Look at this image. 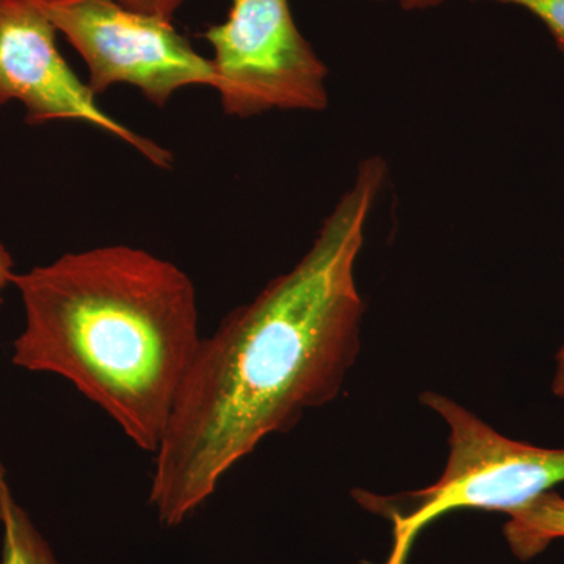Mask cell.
Wrapping results in <instances>:
<instances>
[{"instance_id": "cell-1", "label": "cell", "mask_w": 564, "mask_h": 564, "mask_svg": "<svg viewBox=\"0 0 564 564\" xmlns=\"http://www.w3.org/2000/svg\"><path fill=\"white\" fill-rule=\"evenodd\" d=\"M386 181L383 158L359 162L306 254L203 337L154 454L150 503L163 527L187 521L263 440L343 389L366 313L356 261Z\"/></svg>"}, {"instance_id": "cell-13", "label": "cell", "mask_w": 564, "mask_h": 564, "mask_svg": "<svg viewBox=\"0 0 564 564\" xmlns=\"http://www.w3.org/2000/svg\"><path fill=\"white\" fill-rule=\"evenodd\" d=\"M555 373L554 380H552V392L558 399H564V344L560 348V351L555 356Z\"/></svg>"}, {"instance_id": "cell-5", "label": "cell", "mask_w": 564, "mask_h": 564, "mask_svg": "<svg viewBox=\"0 0 564 564\" xmlns=\"http://www.w3.org/2000/svg\"><path fill=\"white\" fill-rule=\"evenodd\" d=\"M87 65L95 95L131 85L163 109L188 87L217 88L209 58L195 51L173 21L128 9L118 0H36Z\"/></svg>"}, {"instance_id": "cell-3", "label": "cell", "mask_w": 564, "mask_h": 564, "mask_svg": "<svg viewBox=\"0 0 564 564\" xmlns=\"http://www.w3.org/2000/svg\"><path fill=\"white\" fill-rule=\"evenodd\" d=\"M421 400L448 429L447 466L440 480L429 488L393 496L352 491L364 510L391 522L392 545L384 564H406L423 529L451 511H502L510 516L564 484V448L510 440L441 393L423 392Z\"/></svg>"}, {"instance_id": "cell-11", "label": "cell", "mask_w": 564, "mask_h": 564, "mask_svg": "<svg viewBox=\"0 0 564 564\" xmlns=\"http://www.w3.org/2000/svg\"><path fill=\"white\" fill-rule=\"evenodd\" d=\"M13 258L10 251L7 250L6 245L0 242V302H2V292L6 291L7 285L13 284Z\"/></svg>"}, {"instance_id": "cell-10", "label": "cell", "mask_w": 564, "mask_h": 564, "mask_svg": "<svg viewBox=\"0 0 564 564\" xmlns=\"http://www.w3.org/2000/svg\"><path fill=\"white\" fill-rule=\"evenodd\" d=\"M118 2L128 9L140 11V13L174 21V14L177 13L185 0H118Z\"/></svg>"}, {"instance_id": "cell-7", "label": "cell", "mask_w": 564, "mask_h": 564, "mask_svg": "<svg viewBox=\"0 0 564 564\" xmlns=\"http://www.w3.org/2000/svg\"><path fill=\"white\" fill-rule=\"evenodd\" d=\"M503 534L516 558L527 562L543 554L554 541L564 538V497L555 491L541 494L510 514Z\"/></svg>"}, {"instance_id": "cell-12", "label": "cell", "mask_w": 564, "mask_h": 564, "mask_svg": "<svg viewBox=\"0 0 564 564\" xmlns=\"http://www.w3.org/2000/svg\"><path fill=\"white\" fill-rule=\"evenodd\" d=\"M372 2H391L404 11H429L444 6L447 0H372Z\"/></svg>"}, {"instance_id": "cell-2", "label": "cell", "mask_w": 564, "mask_h": 564, "mask_svg": "<svg viewBox=\"0 0 564 564\" xmlns=\"http://www.w3.org/2000/svg\"><path fill=\"white\" fill-rule=\"evenodd\" d=\"M13 284L25 314L14 366L69 381L154 455L203 340L191 276L110 245L66 252Z\"/></svg>"}, {"instance_id": "cell-4", "label": "cell", "mask_w": 564, "mask_h": 564, "mask_svg": "<svg viewBox=\"0 0 564 564\" xmlns=\"http://www.w3.org/2000/svg\"><path fill=\"white\" fill-rule=\"evenodd\" d=\"M203 39L214 50L215 91L228 117L328 109V66L300 32L289 0H231L228 18Z\"/></svg>"}, {"instance_id": "cell-9", "label": "cell", "mask_w": 564, "mask_h": 564, "mask_svg": "<svg viewBox=\"0 0 564 564\" xmlns=\"http://www.w3.org/2000/svg\"><path fill=\"white\" fill-rule=\"evenodd\" d=\"M473 2L500 3L524 9L543 22L551 32L556 47L564 55V0H473Z\"/></svg>"}, {"instance_id": "cell-6", "label": "cell", "mask_w": 564, "mask_h": 564, "mask_svg": "<svg viewBox=\"0 0 564 564\" xmlns=\"http://www.w3.org/2000/svg\"><path fill=\"white\" fill-rule=\"evenodd\" d=\"M57 33L36 0H0V107L21 102L31 126L87 122L124 141L159 169H172V152L98 106L95 93L58 52Z\"/></svg>"}, {"instance_id": "cell-8", "label": "cell", "mask_w": 564, "mask_h": 564, "mask_svg": "<svg viewBox=\"0 0 564 564\" xmlns=\"http://www.w3.org/2000/svg\"><path fill=\"white\" fill-rule=\"evenodd\" d=\"M0 525H2L0 564H58L46 538L33 524L28 511L18 503L2 463H0Z\"/></svg>"}]
</instances>
